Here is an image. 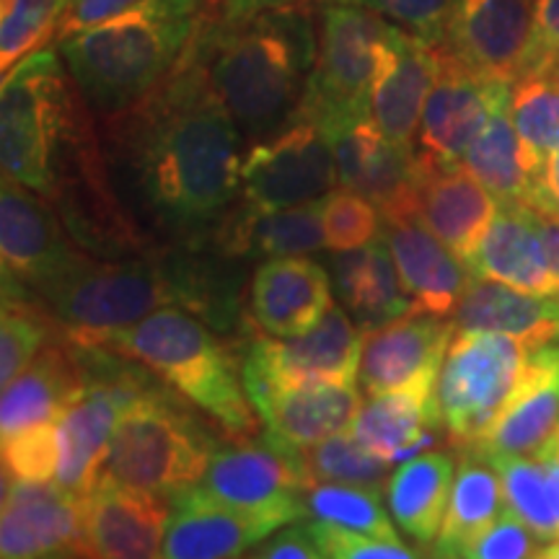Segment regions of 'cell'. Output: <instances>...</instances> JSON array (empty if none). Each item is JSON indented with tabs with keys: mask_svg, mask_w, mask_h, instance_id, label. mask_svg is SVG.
<instances>
[{
	"mask_svg": "<svg viewBox=\"0 0 559 559\" xmlns=\"http://www.w3.org/2000/svg\"><path fill=\"white\" fill-rule=\"evenodd\" d=\"M0 559H86L81 495L3 474Z\"/></svg>",
	"mask_w": 559,
	"mask_h": 559,
	"instance_id": "e0dca14e",
	"label": "cell"
},
{
	"mask_svg": "<svg viewBox=\"0 0 559 559\" xmlns=\"http://www.w3.org/2000/svg\"><path fill=\"white\" fill-rule=\"evenodd\" d=\"M432 559H436V557H432Z\"/></svg>",
	"mask_w": 559,
	"mask_h": 559,
	"instance_id": "91938a15",
	"label": "cell"
},
{
	"mask_svg": "<svg viewBox=\"0 0 559 559\" xmlns=\"http://www.w3.org/2000/svg\"><path fill=\"white\" fill-rule=\"evenodd\" d=\"M3 474L24 481H52L60 466V423L34 425L3 438Z\"/></svg>",
	"mask_w": 559,
	"mask_h": 559,
	"instance_id": "ee69618b",
	"label": "cell"
},
{
	"mask_svg": "<svg viewBox=\"0 0 559 559\" xmlns=\"http://www.w3.org/2000/svg\"><path fill=\"white\" fill-rule=\"evenodd\" d=\"M249 321L267 337H296L313 330L332 309V275L309 257H275L249 283Z\"/></svg>",
	"mask_w": 559,
	"mask_h": 559,
	"instance_id": "44dd1931",
	"label": "cell"
},
{
	"mask_svg": "<svg viewBox=\"0 0 559 559\" xmlns=\"http://www.w3.org/2000/svg\"><path fill=\"white\" fill-rule=\"evenodd\" d=\"M440 47L391 26L370 96V117L383 135L415 148L419 120L438 79Z\"/></svg>",
	"mask_w": 559,
	"mask_h": 559,
	"instance_id": "603a6c76",
	"label": "cell"
},
{
	"mask_svg": "<svg viewBox=\"0 0 559 559\" xmlns=\"http://www.w3.org/2000/svg\"><path fill=\"white\" fill-rule=\"evenodd\" d=\"M304 526L324 559H425L423 551L402 539H379V536L326 526L319 521H309Z\"/></svg>",
	"mask_w": 559,
	"mask_h": 559,
	"instance_id": "7dc6e473",
	"label": "cell"
},
{
	"mask_svg": "<svg viewBox=\"0 0 559 559\" xmlns=\"http://www.w3.org/2000/svg\"><path fill=\"white\" fill-rule=\"evenodd\" d=\"M456 332H495L528 347L559 345V296L510 288L498 280H474L453 311Z\"/></svg>",
	"mask_w": 559,
	"mask_h": 559,
	"instance_id": "1f68e13d",
	"label": "cell"
},
{
	"mask_svg": "<svg viewBox=\"0 0 559 559\" xmlns=\"http://www.w3.org/2000/svg\"><path fill=\"white\" fill-rule=\"evenodd\" d=\"M456 324L453 319L407 313L362 332L358 381L368 396L438 381Z\"/></svg>",
	"mask_w": 559,
	"mask_h": 559,
	"instance_id": "ffe728a7",
	"label": "cell"
},
{
	"mask_svg": "<svg viewBox=\"0 0 559 559\" xmlns=\"http://www.w3.org/2000/svg\"><path fill=\"white\" fill-rule=\"evenodd\" d=\"M62 337L58 321L37 298L3 293L0 319V383L9 386L50 342Z\"/></svg>",
	"mask_w": 559,
	"mask_h": 559,
	"instance_id": "f35d334b",
	"label": "cell"
},
{
	"mask_svg": "<svg viewBox=\"0 0 559 559\" xmlns=\"http://www.w3.org/2000/svg\"><path fill=\"white\" fill-rule=\"evenodd\" d=\"M502 510H506V492H502L500 474L479 453L461 451L449 510L436 539V559H451L461 544L489 526Z\"/></svg>",
	"mask_w": 559,
	"mask_h": 559,
	"instance_id": "d590c367",
	"label": "cell"
},
{
	"mask_svg": "<svg viewBox=\"0 0 559 559\" xmlns=\"http://www.w3.org/2000/svg\"><path fill=\"white\" fill-rule=\"evenodd\" d=\"M534 456L542 461L544 472H547L549 492H551V506H555V515H557V523H559V453L551 449L549 443H544L542 449L534 453Z\"/></svg>",
	"mask_w": 559,
	"mask_h": 559,
	"instance_id": "11a10c76",
	"label": "cell"
},
{
	"mask_svg": "<svg viewBox=\"0 0 559 559\" xmlns=\"http://www.w3.org/2000/svg\"><path fill=\"white\" fill-rule=\"evenodd\" d=\"M309 487L298 449L267 436L221 445L210 459L205 477L194 485L200 495L221 506L280 515L288 523L306 521L304 495Z\"/></svg>",
	"mask_w": 559,
	"mask_h": 559,
	"instance_id": "4fadbf2b",
	"label": "cell"
},
{
	"mask_svg": "<svg viewBox=\"0 0 559 559\" xmlns=\"http://www.w3.org/2000/svg\"><path fill=\"white\" fill-rule=\"evenodd\" d=\"M99 130L111 185L153 243H205L239 200L243 138L192 47L169 79Z\"/></svg>",
	"mask_w": 559,
	"mask_h": 559,
	"instance_id": "6da1fadb",
	"label": "cell"
},
{
	"mask_svg": "<svg viewBox=\"0 0 559 559\" xmlns=\"http://www.w3.org/2000/svg\"><path fill=\"white\" fill-rule=\"evenodd\" d=\"M539 536L506 506V510L472 539H466L451 559H534Z\"/></svg>",
	"mask_w": 559,
	"mask_h": 559,
	"instance_id": "bcb514c9",
	"label": "cell"
},
{
	"mask_svg": "<svg viewBox=\"0 0 559 559\" xmlns=\"http://www.w3.org/2000/svg\"><path fill=\"white\" fill-rule=\"evenodd\" d=\"M86 559H160L169 500L109 479L81 495Z\"/></svg>",
	"mask_w": 559,
	"mask_h": 559,
	"instance_id": "ac0fdd59",
	"label": "cell"
},
{
	"mask_svg": "<svg viewBox=\"0 0 559 559\" xmlns=\"http://www.w3.org/2000/svg\"><path fill=\"white\" fill-rule=\"evenodd\" d=\"M332 285L360 332L415 313L383 236L362 249L334 251Z\"/></svg>",
	"mask_w": 559,
	"mask_h": 559,
	"instance_id": "d6a6232c",
	"label": "cell"
},
{
	"mask_svg": "<svg viewBox=\"0 0 559 559\" xmlns=\"http://www.w3.org/2000/svg\"><path fill=\"white\" fill-rule=\"evenodd\" d=\"M510 117L519 130L531 174L559 148V79L523 75L510 88Z\"/></svg>",
	"mask_w": 559,
	"mask_h": 559,
	"instance_id": "74e56055",
	"label": "cell"
},
{
	"mask_svg": "<svg viewBox=\"0 0 559 559\" xmlns=\"http://www.w3.org/2000/svg\"><path fill=\"white\" fill-rule=\"evenodd\" d=\"M559 428V345L531 353L528 368L485 436L472 445L479 456L536 453Z\"/></svg>",
	"mask_w": 559,
	"mask_h": 559,
	"instance_id": "484cf974",
	"label": "cell"
},
{
	"mask_svg": "<svg viewBox=\"0 0 559 559\" xmlns=\"http://www.w3.org/2000/svg\"><path fill=\"white\" fill-rule=\"evenodd\" d=\"M362 334L345 306H332L317 326L296 337L257 332L241 353V379L257 402L280 389L319 381H358Z\"/></svg>",
	"mask_w": 559,
	"mask_h": 559,
	"instance_id": "8fae6325",
	"label": "cell"
},
{
	"mask_svg": "<svg viewBox=\"0 0 559 559\" xmlns=\"http://www.w3.org/2000/svg\"><path fill=\"white\" fill-rule=\"evenodd\" d=\"M192 52L241 138L254 145L300 117L317 58V5L226 21L202 16Z\"/></svg>",
	"mask_w": 559,
	"mask_h": 559,
	"instance_id": "3957f363",
	"label": "cell"
},
{
	"mask_svg": "<svg viewBox=\"0 0 559 559\" xmlns=\"http://www.w3.org/2000/svg\"><path fill=\"white\" fill-rule=\"evenodd\" d=\"M360 404L355 381H319L272 391L254 404V412L262 419L264 436L300 451L347 432Z\"/></svg>",
	"mask_w": 559,
	"mask_h": 559,
	"instance_id": "4316f807",
	"label": "cell"
},
{
	"mask_svg": "<svg viewBox=\"0 0 559 559\" xmlns=\"http://www.w3.org/2000/svg\"><path fill=\"white\" fill-rule=\"evenodd\" d=\"M70 0H3L0 16V70L9 73L21 60L55 41Z\"/></svg>",
	"mask_w": 559,
	"mask_h": 559,
	"instance_id": "b9f144b4",
	"label": "cell"
},
{
	"mask_svg": "<svg viewBox=\"0 0 559 559\" xmlns=\"http://www.w3.org/2000/svg\"><path fill=\"white\" fill-rule=\"evenodd\" d=\"M138 3H143V0H70L55 41H62L73 37V34L102 24V21L120 16V13L135 9Z\"/></svg>",
	"mask_w": 559,
	"mask_h": 559,
	"instance_id": "681fc988",
	"label": "cell"
},
{
	"mask_svg": "<svg viewBox=\"0 0 559 559\" xmlns=\"http://www.w3.org/2000/svg\"><path fill=\"white\" fill-rule=\"evenodd\" d=\"M254 559H324L317 547V542L311 539V534L306 526H293L280 531L277 536L264 544L257 551Z\"/></svg>",
	"mask_w": 559,
	"mask_h": 559,
	"instance_id": "f907efd6",
	"label": "cell"
},
{
	"mask_svg": "<svg viewBox=\"0 0 559 559\" xmlns=\"http://www.w3.org/2000/svg\"><path fill=\"white\" fill-rule=\"evenodd\" d=\"M205 243L223 260L309 257L326 247L321 200L285 210H257L236 200L210 230Z\"/></svg>",
	"mask_w": 559,
	"mask_h": 559,
	"instance_id": "cb8c5ba5",
	"label": "cell"
},
{
	"mask_svg": "<svg viewBox=\"0 0 559 559\" xmlns=\"http://www.w3.org/2000/svg\"><path fill=\"white\" fill-rule=\"evenodd\" d=\"M513 83L489 79L440 47L438 79L425 102L415 151L425 169L456 166L485 130L489 117L510 102Z\"/></svg>",
	"mask_w": 559,
	"mask_h": 559,
	"instance_id": "2e32d148",
	"label": "cell"
},
{
	"mask_svg": "<svg viewBox=\"0 0 559 559\" xmlns=\"http://www.w3.org/2000/svg\"><path fill=\"white\" fill-rule=\"evenodd\" d=\"M324 0H202L207 19H247L254 13L272 11V9H288V5H319Z\"/></svg>",
	"mask_w": 559,
	"mask_h": 559,
	"instance_id": "f5cc1de1",
	"label": "cell"
},
{
	"mask_svg": "<svg viewBox=\"0 0 559 559\" xmlns=\"http://www.w3.org/2000/svg\"><path fill=\"white\" fill-rule=\"evenodd\" d=\"M528 205L559 218V148L551 151L531 181Z\"/></svg>",
	"mask_w": 559,
	"mask_h": 559,
	"instance_id": "816d5d0a",
	"label": "cell"
},
{
	"mask_svg": "<svg viewBox=\"0 0 559 559\" xmlns=\"http://www.w3.org/2000/svg\"><path fill=\"white\" fill-rule=\"evenodd\" d=\"M298 456L311 485L313 481H340V485L383 489L394 466V461L366 449L349 432H340L309 449H300Z\"/></svg>",
	"mask_w": 559,
	"mask_h": 559,
	"instance_id": "60d3db41",
	"label": "cell"
},
{
	"mask_svg": "<svg viewBox=\"0 0 559 559\" xmlns=\"http://www.w3.org/2000/svg\"><path fill=\"white\" fill-rule=\"evenodd\" d=\"M536 213H539V210H536ZM539 230H542L544 249H547L551 275H555L559 283V218H555V215H547V213H539Z\"/></svg>",
	"mask_w": 559,
	"mask_h": 559,
	"instance_id": "db71d44e",
	"label": "cell"
},
{
	"mask_svg": "<svg viewBox=\"0 0 559 559\" xmlns=\"http://www.w3.org/2000/svg\"><path fill=\"white\" fill-rule=\"evenodd\" d=\"M205 243H166L128 260L86 254L37 296L62 334L83 347H104L160 309H185L210 324L239 319V285L202 251Z\"/></svg>",
	"mask_w": 559,
	"mask_h": 559,
	"instance_id": "7a4b0ae2",
	"label": "cell"
},
{
	"mask_svg": "<svg viewBox=\"0 0 559 559\" xmlns=\"http://www.w3.org/2000/svg\"><path fill=\"white\" fill-rule=\"evenodd\" d=\"M86 383L60 417L58 481L73 495H86L99 479L104 456L120 428L124 412L153 386L151 370L109 347H83Z\"/></svg>",
	"mask_w": 559,
	"mask_h": 559,
	"instance_id": "9c48e42d",
	"label": "cell"
},
{
	"mask_svg": "<svg viewBox=\"0 0 559 559\" xmlns=\"http://www.w3.org/2000/svg\"><path fill=\"white\" fill-rule=\"evenodd\" d=\"M534 32V0H456L443 50L489 79L515 83Z\"/></svg>",
	"mask_w": 559,
	"mask_h": 559,
	"instance_id": "d6986e66",
	"label": "cell"
},
{
	"mask_svg": "<svg viewBox=\"0 0 559 559\" xmlns=\"http://www.w3.org/2000/svg\"><path fill=\"white\" fill-rule=\"evenodd\" d=\"M321 221H324V249L330 251L362 249L383 234L379 207L347 187H337L321 200Z\"/></svg>",
	"mask_w": 559,
	"mask_h": 559,
	"instance_id": "7bdbcfd3",
	"label": "cell"
},
{
	"mask_svg": "<svg viewBox=\"0 0 559 559\" xmlns=\"http://www.w3.org/2000/svg\"><path fill=\"white\" fill-rule=\"evenodd\" d=\"M391 24L349 3L317 5V58L300 117L330 124L370 115Z\"/></svg>",
	"mask_w": 559,
	"mask_h": 559,
	"instance_id": "ba28073f",
	"label": "cell"
},
{
	"mask_svg": "<svg viewBox=\"0 0 559 559\" xmlns=\"http://www.w3.org/2000/svg\"><path fill=\"white\" fill-rule=\"evenodd\" d=\"M340 187L337 158L324 128L298 117L241 158L239 200L257 210H285L324 200Z\"/></svg>",
	"mask_w": 559,
	"mask_h": 559,
	"instance_id": "7c38bea8",
	"label": "cell"
},
{
	"mask_svg": "<svg viewBox=\"0 0 559 559\" xmlns=\"http://www.w3.org/2000/svg\"><path fill=\"white\" fill-rule=\"evenodd\" d=\"M202 16V0H143L58 41V52L83 99L104 120L169 79L198 37Z\"/></svg>",
	"mask_w": 559,
	"mask_h": 559,
	"instance_id": "277c9868",
	"label": "cell"
},
{
	"mask_svg": "<svg viewBox=\"0 0 559 559\" xmlns=\"http://www.w3.org/2000/svg\"><path fill=\"white\" fill-rule=\"evenodd\" d=\"M531 353L526 342L495 332H456L438 376V409L459 451L472 449L506 407Z\"/></svg>",
	"mask_w": 559,
	"mask_h": 559,
	"instance_id": "30bf717a",
	"label": "cell"
},
{
	"mask_svg": "<svg viewBox=\"0 0 559 559\" xmlns=\"http://www.w3.org/2000/svg\"><path fill=\"white\" fill-rule=\"evenodd\" d=\"M324 3L358 5L432 47L443 45L451 13L456 9V0H324Z\"/></svg>",
	"mask_w": 559,
	"mask_h": 559,
	"instance_id": "f6af8a7d",
	"label": "cell"
},
{
	"mask_svg": "<svg viewBox=\"0 0 559 559\" xmlns=\"http://www.w3.org/2000/svg\"><path fill=\"white\" fill-rule=\"evenodd\" d=\"M94 109L70 79L60 52L29 55L3 73L0 88V164L3 177L50 200L73 160L96 143Z\"/></svg>",
	"mask_w": 559,
	"mask_h": 559,
	"instance_id": "5b68a950",
	"label": "cell"
},
{
	"mask_svg": "<svg viewBox=\"0 0 559 559\" xmlns=\"http://www.w3.org/2000/svg\"><path fill=\"white\" fill-rule=\"evenodd\" d=\"M283 526L280 515L221 506L192 487L171 500L160 559H239Z\"/></svg>",
	"mask_w": 559,
	"mask_h": 559,
	"instance_id": "7402d4cb",
	"label": "cell"
},
{
	"mask_svg": "<svg viewBox=\"0 0 559 559\" xmlns=\"http://www.w3.org/2000/svg\"><path fill=\"white\" fill-rule=\"evenodd\" d=\"M438 381L386 391L360 404L349 436L379 456L402 461L417 456L443 428L438 409Z\"/></svg>",
	"mask_w": 559,
	"mask_h": 559,
	"instance_id": "4dcf8cb0",
	"label": "cell"
},
{
	"mask_svg": "<svg viewBox=\"0 0 559 559\" xmlns=\"http://www.w3.org/2000/svg\"><path fill=\"white\" fill-rule=\"evenodd\" d=\"M306 521H319L379 539H402L391 513L383 506L381 487L340 485V481H313L304 495Z\"/></svg>",
	"mask_w": 559,
	"mask_h": 559,
	"instance_id": "8d00e7d4",
	"label": "cell"
},
{
	"mask_svg": "<svg viewBox=\"0 0 559 559\" xmlns=\"http://www.w3.org/2000/svg\"><path fill=\"white\" fill-rule=\"evenodd\" d=\"M498 200L464 166L425 169L417 221L461 260H469L498 215Z\"/></svg>",
	"mask_w": 559,
	"mask_h": 559,
	"instance_id": "f546056e",
	"label": "cell"
},
{
	"mask_svg": "<svg viewBox=\"0 0 559 559\" xmlns=\"http://www.w3.org/2000/svg\"><path fill=\"white\" fill-rule=\"evenodd\" d=\"M523 75H557L559 79V0H534V32Z\"/></svg>",
	"mask_w": 559,
	"mask_h": 559,
	"instance_id": "c3c4849f",
	"label": "cell"
},
{
	"mask_svg": "<svg viewBox=\"0 0 559 559\" xmlns=\"http://www.w3.org/2000/svg\"><path fill=\"white\" fill-rule=\"evenodd\" d=\"M461 166L498 200V205H528L534 174L510 117V102L489 117L485 130L461 158Z\"/></svg>",
	"mask_w": 559,
	"mask_h": 559,
	"instance_id": "e575fe53",
	"label": "cell"
},
{
	"mask_svg": "<svg viewBox=\"0 0 559 559\" xmlns=\"http://www.w3.org/2000/svg\"><path fill=\"white\" fill-rule=\"evenodd\" d=\"M485 459L500 474L506 506L539 536V542H557L559 523L542 461L536 456H506V453H492Z\"/></svg>",
	"mask_w": 559,
	"mask_h": 559,
	"instance_id": "ab89813d",
	"label": "cell"
},
{
	"mask_svg": "<svg viewBox=\"0 0 559 559\" xmlns=\"http://www.w3.org/2000/svg\"><path fill=\"white\" fill-rule=\"evenodd\" d=\"M239 559H241V557H239ZM251 559H254V557H251Z\"/></svg>",
	"mask_w": 559,
	"mask_h": 559,
	"instance_id": "680465c9",
	"label": "cell"
},
{
	"mask_svg": "<svg viewBox=\"0 0 559 559\" xmlns=\"http://www.w3.org/2000/svg\"><path fill=\"white\" fill-rule=\"evenodd\" d=\"M86 383L81 349L66 334L50 342L24 373L3 386L0 438L16 436L34 425L60 423L75 394Z\"/></svg>",
	"mask_w": 559,
	"mask_h": 559,
	"instance_id": "f1b7e54d",
	"label": "cell"
},
{
	"mask_svg": "<svg viewBox=\"0 0 559 559\" xmlns=\"http://www.w3.org/2000/svg\"><path fill=\"white\" fill-rule=\"evenodd\" d=\"M91 254L70 236L55 205L3 177L0 187V262L3 293H37Z\"/></svg>",
	"mask_w": 559,
	"mask_h": 559,
	"instance_id": "5bb4252c",
	"label": "cell"
},
{
	"mask_svg": "<svg viewBox=\"0 0 559 559\" xmlns=\"http://www.w3.org/2000/svg\"><path fill=\"white\" fill-rule=\"evenodd\" d=\"M534 559H559V539L544 544V547L534 555Z\"/></svg>",
	"mask_w": 559,
	"mask_h": 559,
	"instance_id": "9f6ffc18",
	"label": "cell"
},
{
	"mask_svg": "<svg viewBox=\"0 0 559 559\" xmlns=\"http://www.w3.org/2000/svg\"><path fill=\"white\" fill-rule=\"evenodd\" d=\"M215 449L213 432L169 386H148L124 412L104 456L99 479L174 500L205 477Z\"/></svg>",
	"mask_w": 559,
	"mask_h": 559,
	"instance_id": "52a82bcc",
	"label": "cell"
},
{
	"mask_svg": "<svg viewBox=\"0 0 559 559\" xmlns=\"http://www.w3.org/2000/svg\"><path fill=\"white\" fill-rule=\"evenodd\" d=\"M466 264L479 280H498L539 296H559V283L551 275L542 241L539 213L531 205H500Z\"/></svg>",
	"mask_w": 559,
	"mask_h": 559,
	"instance_id": "83f0119b",
	"label": "cell"
},
{
	"mask_svg": "<svg viewBox=\"0 0 559 559\" xmlns=\"http://www.w3.org/2000/svg\"><path fill=\"white\" fill-rule=\"evenodd\" d=\"M104 347L148 368L228 438L260 436L262 419L243 389L241 358L190 311L160 309L115 334Z\"/></svg>",
	"mask_w": 559,
	"mask_h": 559,
	"instance_id": "8992f818",
	"label": "cell"
},
{
	"mask_svg": "<svg viewBox=\"0 0 559 559\" xmlns=\"http://www.w3.org/2000/svg\"><path fill=\"white\" fill-rule=\"evenodd\" d=\"M456 459L449 451H425L407 459L386 481L391 519L417 544H436L449 510Z\"/></svg>",
	"mask_w": 559,
	"mask_h": 559,
	"instance_id": "836d02e7",
	"label": "cell"
},
{
	"mask_svg": "<svg viewBox=\"0 0 559 559\" xmlns=\"http://www.w3.org/2000/svg\"><path fill=\"white\" fill-rule=\"evenodd\" d=\"M332 140L340 187L360 192L379 207L383 223L417 221L425 166L412 145H400L376 128L373 117L321 124Z\"/></svg>",
	"mask_w": 559,
	"mask_h": 559,
	"instance_id": "9a60e30c",
	"label": "cell"
},
{
	"mask_svg": "<svg viewBox=\"0 0 559 559\" xmlns=\"http://www.w3.org/2000/svg\"><path fill=\"white\" fill-rule=\"evenodd\" d=\"M547 443H549V445H551V449H555V451H557V453H559V428H557V430H555V436H551V438H549V440H547Z\"/></svg>",
	"mask_w": 559,
	"mask_h": 559,
	"instance_id": "6f0895ef",
	"label": "cell"
},
{
	"mask_svg": "<svg viewBox=\"0 0 559 559\" xmlns=\"http://www.w3.org/2000/svg\"><path fill=\"white\" fill-rule=\"evenodd\" d=\"M383 239L400 270L404 290L415 304V313L453 317L461 298L477 280L469 264L419 221L383 223Z\"/></svg>",
	"mask_w": 559,
	"mask_h": 559,
	"instance_id": "d4e9b609",
	"label": "cell"
}]
</instances>
